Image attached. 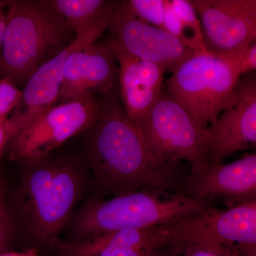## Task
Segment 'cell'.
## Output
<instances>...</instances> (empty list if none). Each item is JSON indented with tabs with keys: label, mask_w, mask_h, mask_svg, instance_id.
<instances>
[{
	"label": "cell",
	"mask_w": 256,
	"mask_h": 256,
	"mask_svg": "<svg viewBox=\"0 0 256 256\" xmlns=\"http://www.w3.org/2000/svg\"><path fill=\"white\" fill-rule=\"evenodd\" d=\"M86 132L84 159L102 192L116 196L178 186V163L164 162L152 152L126 114L118 85L101 96L100 114Z\"/></svg>",
	"instance_id": "1"
},
{
	"label": "cell",
	"mask_w": 256,
	"mask_h": 256,
	"mask_svg": "<svg viewBox=\"0 0 256 256\" xmlns=\"http://www.w3.org/2000/svg\"><path fill=\"white\" fill-rule=\"evenodd\" d=\"M23 168L16 196L20 226L38 245L54 244L85 190L86 162L50 154Z\"/></svg>",
	"instance_id": "2"
},
{
	"label": "cell",
	"mask_w": 256,
	"mask_h": 256,
	"mask_svg": "<svg viewBox=\"0 0 256 256\" xmlns=\"http://www.w3.org/2000/svg\"><path fill=\"white\" fill-rule=\"evenodd\" d=\"M207 208L206 204L182 194L140 190L86 202L66 226L75 240H85L126 229L176 223Z\"/></svg>",
	"instance_id": "3"
},
{
	"label": "cell",
	"mask_w": 256,
	"mask_h": 256,
	"mask_svg": "<svg viewBox=\"0 0 256 256\" xmlns=\"http://www.w3.org/2000/svg\"><path fill=\"white\" fill-rule=\"evenodd\" d=\"M64 18L47 1L9 0L0 74L15 82L30 76L73 41Z\"/></svg>",
	"instance_id": "4"
},
{
	"label": "cell",
	"mask_w": 256,
	"mask_h": 256,
	"mask_svg": "<svg viewBox=\"0 0 256 256\" xmlns=\"http://www.w3.org/2000/svg\"><path fill=\"white\" fill-rule=\"evenodd\" d=\"M171 72L165 92L204 128L232 100L242 78L232 60L206 50L192 52Z\"/></svg>",
	"instance_id": "5"
},
{
	"label": "cell",
	"mask_w": 256,
	"mask_h": 256,
	"mask_svg": "<svg viewBox=\"0 0 256 256\" xmlns=\"http://www.w3.org/2000/svg\"><path fill=\"white\" fill-rule=\"evenodd\" d=\"M154 156L168 163L182 160L196 172L208 164L207 128L202 127L164 90L134 124Z\"/></svg>",
	"instance_id": "6"
},
{
	"label": "cell",
	"mask_w": 256,
	"mask_h": 256,
	"mask_svg": "<svg viewBox=\"0 0 256 256\" xmlns=\"http://www.w3.org/2000/svg\"><path fill=\"white\" fill-rule=\"evenodd\" d=\"M172 246H195L228 255L256 252V201L218 210L210 207L173 224Z\"/></svg>",
	"instance_id": "7"
},
{
	"label": "cell",
	"mask_w": 256,
	"mask_h": 256,
	"mask_svg": "<svg viewBox=\"0 0 256 256\" xmlns=\"http://www.w3.org/2000/svg\"><path fill=\"white\" fill-rule=\"evenodd\" d=\"M100 106L101 98L87 96L47 109L12 138L10 159L25 166L50 156L70 138L86 132Z\"/></svg>",
	"instance_id": "8"
},
{
	"label": "cell",
	"mask_w": 256,
	"mask_h": 256,
	"mask_svg": "<svg viewBox=\"0 0 256 256\" xmlns=\"http://www.w3.org/2000/svg\"><path fill=\"white\" fill-rule=\"evenodd\" d=\"M205 50L232 60L256 41V0H190Z\"/></svg>",
	"instance_id": "9"
},
{
	"label": "cell",
	"mask_w": 256,
	"mask_h": 256,
	"mask_svg": "<svg viewBox=\"0 0 256 256\" xmlns=\"http://www.w3.org/2000/svg\"><path fill=\"white\" fill-rule=\"evenodd\" d=\"M208 164L256 146V78H240L226 107L207 128Z\"/></svg>",
	"instance_id": "10"
},
{
	"label": "cell",
	"mask_w": 256,
	"mask_h": 256,
	"mask_svg": "<svg viewBox=\"0 0 256 256\" xmlns=\"http://www.w3.org/2000/svg\"><path fill=\"white\" fill-rule=\"evenodd\" d=\"M107 31L108 41L140 60L173 68L193 50L185 46L168 32L142 21L128 6L127 1H119Z\"/></svg>",
	"instance_id": "11"
},
{
	"label": "cell",
	"mask_w": 256,
	"mask_h": 256,
	"mask_svg": "<svg viewBox=\"0 0 256 256\" xmlns=\"http://www.w3.org/2000/svg\"><path fill=\"white\" fill-rule=\"evenodd\" d=\"M110 22V20L104 22L82 34L76 35L70 44L32 74L22 92L20 104L6 119L11 139L37 116L56 105L67 56L78 46L97 42L107 31Z\"/></svg>",
	"instance_id": "12"
},
{
	"label": "cell",
	"mask_w": 256,
	"mask_h": 256,
	"mask_svg": "<svg viewBox=\"0 0 256 256\" xmlns=\"http://www.w3.org/2000/svg\"><path fill=\"white\" fill-rule=\"evenodd\" d=\"M180 194L203 202L222 198L230 207L256 201V154L228 164H208L191 172Z\"/></svg>",
	"instance_id": "13"
},
{
	"label": "cell",
	"mask_w": 256,
	"mask_h": 256,
	"mask_svg": "<svg viewBox=\"0 0 256 256\" xmlns=\"http://www.w3.org/2000/svg\"><path fill=\"white\" fill-rule=\"evenodd\" d=\"M174 224V223H173ZM173 224L126 229L60 244V256H158L172 245Z\"/></svg>",
	"instance_id": "14"
},
{
	"label": "cell",
	"mask_w": 256,
	"mask_h": 256,
	"mask_svg": "<svg viewBox=\"0 0 256 256\" xmlns=\"http://www.w3.org/2000/svg\"><path fill=\"white\" fill-rule=\"evenodd\" d=\"M118 66L120 98L128 118L133 124L154 105L162 92L166 68L159 64L138 58L107 41Z\"/></svg>",
	"instance_id": "15"
},
{
	"label": "cell",
	"mask_w": 256,
	"mask_h": 256,
	"mask_svg": "<svg viewBox=\"0 0 256 256\" xmlns=\"http://www.w3.org/2000/svg\"><path fill=\"white\" fill-rule=\"evenodd\" d=\"M82 74L86 96H104L118 85V66L107 42H96L86 47Z\"/></svg>",
	"instance_id": "16"
},
{
	"label": "cell",
	"mask_w": 256,
	"mask_h": 256,
	"mask_svg": "<svg viewBox=\"0 0 256 256\" xmlns=\"http://www.w3.org/2000/svg\"><path fill=\"white\" fill-rule=\"evenodd\" d=\"M48 4L64 18L75 35L82 34L110 20L119 1L50 0Z\"/></svg>",
	"instance_id": "17"
},
{
	"label": "cell",
	"mask_w": 256,
	"mask_h": 256,
	"mask_svg": "<svg viewBox=\"0 0 256 256\" xmlns=\"http://www.w3.org/2000/svg\"><path fill=\"white\" fill-rule=\"evenodd\" d=\"M88 44H90L78 46L67 56L64 63L62 88L57 104L77 100L87 96L84 92L82 72L86 47Z\"/></svg>",
	"instance_id": "18"
},
{
	"label": "cell",
	"mask_w": 256,
	"mask_h": 256,
	"mask_svg": "<svg viewBox=\"0 0 256 256\" xmlns=\"http://www.w3.org/2000/svg\"><path fill=\"white\" fill-rule=\"evenodd\" d=\"M173 9L182 24L188 36L190 48L195 50H204L203 34L200 18L190 0H170Z\"/></svg>",
	"instance_id": "19"
},
{
	"label": "cell",
	"mask_w": 256,
	"mask_h": 256,
	"mask_svg": "<svg viewBox=\"0 0 256 256\" xmlns=\"http://www.w3.org/2000/svg\"><path fill=\"white\" fill-rule=\"evenodd\" d=\"M127 2L138 18L164 30V0H129Z\"/></svg>",
	"instance_id": "20"
},
{
	"label": "cell",
	"mask_w": 256,
	"mask_h": 256,
	"mask_svg": "<svg viewBox=\"0 0 256 256\" xmlns=\"http://www.w3.org/2000/svg\"><path fill=\"white\" fill-rule=\"evenodd\" d=\"M22 92L9 78H0V117L8 118L20 104Z\"/></svg>",
	"instance_id": "21"
},
{
	"label": "cell",
	"mask_w": 256,
	"mask_h": 256,
	"mask_svg": "<svg viewBox=\"0 0 256 256\" xmlns=\"http://www.w3.org/2000/svg\"><path fill=\"white\" fill-rule=\"evenodd\" d=\"M14 224L5 204L3 191H0V254L5 252L13 234Z\"/></svg>",
	"instance_id": "22"
},
{
	"label": "cell",
	"mask_w": 256,
	"mask_h": 256,
	"mask_svg": "<svg viewBox=\"0 0 256 256\" xmlns=\"http://www.w3.org/2000/svg\"><path fill=\"white\" fill-rule=\"evenodd\" d=\"M232 60L240 76L254 72L256 68V42L242 50Z\"/></svg>",
	"instance_id": "23"
},
{
	"label": "cell",
	"mask_w": 256,
	"mask_h": 256,
	"mask_svg": "<svg viewBox=\"0 0 256 256\" xmlns=\"http://www.w3.org/2000/svg\"><path fill=\"white\" fill-rule=\"evenodd\" d=\"M172 248H174L178 254H181L182 256H238L220 254V252L191 245L182 246L175 247Z\"/></svg>",
	"instance_id": "24"
},
{
	"label": "cell",
	"mask_w": 256,
	"mask_h": 256,
	"mask_svg": "<svg viewBox=\"0 0 256 256\" xmlns=\"http://www.w3.org/2000/svg\"><path fill=\"white\" fill-rule=\"evenodd\" d=\"M8 3H9V0H0V54L2 48L6 21H8Z\"/></svg>",
	"instance_id": "25"
},
{
	"label": "cell",
	"mask_w": 256,
	"mask_h": 256,
	"mask_svg": "<svg viewBox=\"0 0 256 256\" xmlns=\"http://www.w3.org/2000/svg\"><path fill=\"white\" fill-rule=\"evenodd\" d=\"M8 118L0 117V156L11 140V136L6 122Z\"/></svg>",
	"instance_id": "26"
},
{
	"label": "cell",
	"mask_w": 256,
	"mask_h": 256,
	"mask_svg": "<svg viewBox=\"0 0 256 256\" xmlns=\"http://www.w3.org/2000/svg\"><path fill=\"white\" fill-rule=\"evenodd\" d=\"M0 256H38L37 250L34 248L28 249L23 252H3L0 254Z\"/></svg>",
	"instance_id": "27"
},
{
	"label": "cell",
	"mask_w": 256,
	"mask_h": 256,
	"mask_svg": "<svg viewBox=\"0 0 256 256\" xmlns=\"http://www.w3.org/2000/svg\"><path fill=\"white\" fill-rule=\"evenodd\" d=\"M246 256H256V254H250V255H248Z\"/></svg>",
	"instance_id": "28"
},
{
	"label": "cell",
	"mask_w": 256,
	"mask_h": 256,
	"mask_svg": "<svg viewBox=\"0 0 256 256\" xmlns=\"http://www.w3.org/2000/svg\"><path fill=\"white\" fill-rule=\"evenodd\" d=\"M1 190H2L1 186H0V191H1Z\"/></svg>",
	"instance_id": "29"
}]
</instances>
